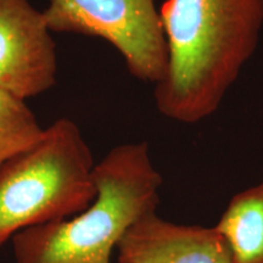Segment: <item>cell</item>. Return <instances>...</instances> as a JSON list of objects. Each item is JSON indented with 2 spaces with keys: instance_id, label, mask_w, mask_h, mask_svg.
<instances>
[{
  "instance_id": "ba28073f",
  "label": "cell",
  "mask_w": 263,
  "mask_h": 263,
  "mask_svg": "<svg viewBox=\"0 0 263 263\" xmlns=\"http://www.w3.org/2000/svg\"><path fill=\"white\" fill-rule=\"evenodd\" d=\"M44 130L25 100L0 90V167L38 144Z\"/></svg>"
},
{
  "instance_id": "277c9868",
  "label": "cell",
  "mask_w": 263,
  "mask_h": 263,
  "mask_svg": "<svg viewBox=\"0 0 263 263\" xmlns=\"http://www.w3.org/2000/svg\"><path fill=\"white\" fill-rule=\"evenodd\" d=\"M43 14L51 32L110 43L138 80H162L168 50L155 0H49Z\"/></svg>"
},
{
  "instance_id": "5b68a950",
  "label": "cell",
  "mask_w": 263,
  "mask_h": 263,
  "mask_svg": "<svg viewBox=\"0 0 263 263\" xmlns=\"http://www.w3.org/2000/svg\"><path fill=\"white\" fill-rule=\"evenodd\" d=\"M57 44L29 0H0V90L27 100L57 83Z\"/></svg>"
},
{
  "instance_id": "3957f363",
  "label": "cell",
  "mask_w": 263,
  "mask_h": 263,
  "mask_svg": "<svg viewBox=\"0 0 263 263\" xmlns=\"http://www.w3.org/2000/svg\"><path fill=\"white\" fill-rule=\"evenodd\" d=\"M80 127L59 118L38 144L0 167V248L22 232L83 212L97 196Z\"/></svg>"
},
{
  "instance_id": "52a82bcc",
  "label": "cell",
  "mask_w": 263,
  "mask_h": 263,
  "mask_svg": "<svg viewBox=\"0 0 263 263\" xmlns=\"http://www.w3.org/2000/svg\"><path fill=\"white\" fill-rule=\"evenodd\" d=\"M215 228L234 263H263V183L232 197Z\"/></svg>"
},
{
  "instance_id": "6da1fadb",
  "label": "cell",
  "mask_w": 263,
  "mask_h": 263,
  "mask_svg": "<svg viewBox=\"0 0 263 263\" xmlns=\"http://www.w3.org/2000/svg\"><path fill=\"white\" fill-rule=\"evenodd\" d=\"M168 60L154 98L160 114L195 124L221 106L257 48L263 0H167L160 10Z\"/></svg>"
},
{
  "instance_id": "7a4b0ae2",
  "label": "cell",
  "mask_w": 263,
  "mask_h": 263,
  "mask_svg": "<svg viewBox=\"0 0 263 263\" xmlns=\"http://www.w3.org/2000/svg\"><path fill=\"white\" fill-rule=\"evenodd\" d=\"M93 179L97 196L87 210L11 239L14 263H111L127 230L156 212L162 177L146 141L111 149L94 166Z\"/></svg>"
},
{
  "instance_id": "8992f818",
  "label": "cell",
  "mask_w": 263,
  "mask_h": 263,
  "mask_svg": "<svg viewBox=\"0 0 263 263\" xmlns=\"http://www.w3.org/2000/svg\"><path fill=\"white\" fill-rule=\"evenodd\" d=\"M116 252L118 263H234L215 227L177 224L156 212L134 223Z\"/></svg>"
}]
</instances>
